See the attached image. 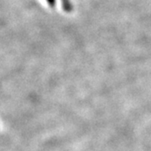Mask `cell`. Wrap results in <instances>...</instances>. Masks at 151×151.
Returning <instances> with one entry per match:
<instances>
[{"instance_id": "1", "label": "cell", "mask_w": 151, "mask_h": 151, "mask_svg": "<svg viewBox=\"0 0 151 151\" xmlns=\"http://www.w3.org/2000/svg\"><path fill=\"white\" fill-rule=\"evenodd\" d=\"M61 3H62V7L65 10V12L70 13L72 11L73 6L70 2V0H61Z\"/></svg>"}, {"instance_id": "2", "label": "cell", "mask_w": 151, "mask_h": 151, "mask_svg": "<svg viewBox=\"0 0 151 151\" xmlns=\"http://www.w3.org/2000/svg\"><path fill=\"white\" fill-rule=\"evenodd\" d=\"M47 2L48 3V5L50 6H55V5H56V0H47Z\"/></svg>"}]
</instances>
